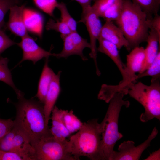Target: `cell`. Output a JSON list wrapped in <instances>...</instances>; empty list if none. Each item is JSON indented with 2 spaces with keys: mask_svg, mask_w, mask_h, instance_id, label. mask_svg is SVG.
I'll use <instances>...</instances> for the list:
<instances>
[{
  "mask_svg": "<svg viewBox=\"0 0 160 160\" xmlns=\"http://www.w3.org/2000/svg\"><path fill=\"white\" fill-rule=\"evenodd\" d=\"M145 48L137 47L132 49L126 55L127 63L122 79L117 85L103 84L97 95L98 99L109 103L116 93L122 92L124 95L127 94L129 87L136 83V73L140 72L145 59Z\"/></svg>",
  "mask_w": 160,
  "mask_h": 160,
  "instance_id": "cell-5",
  "label": "cell"
},
{
  "mask_svg": "<svg viewBox=\"0 0 160 160\" xmlns=\"http://www.w3.org/2000/svg\"><path fill=\"white\" fill-rule=\"evenodd\" d=\"M65 110L59 109L55 105L52 111V125L50 132L52 135L60 141H64L70 134L66 128L63 121Z\"/></svg>",
  "mask_w": 160,
  "mask_h": 160,
  "instance_id": "cell-17",
  "label": "cell"
},
{
  "mask_svg": "<svg viewBox=\"0 0 160 160\" xmlns=\"http://www.w3.org/2000/svg\"><path fill=\"white\" fill-rule=\"evenodd\" d=\"M0 160H25L21 156L15 153L0 149Z\"/></svg>",
  "mask_w": 160,
  "mask_h": 160,
  "instance_id": "cell-32",
  "label": "cell"
},
{
  "mask_svg": "<svg viewBox=\"0 0 160 160\" xmlns=\"http://www.w3.org/2000/svg\"><path fill=\"white\" fill-rule=\"evenodd\" d=\"M146 76H150L153 79L160 78V50L148 68L137 75L136 79Z\"/></svg>",
  "mask_w": 160,
  "mask_h": 160,
  "instance_id": "cell-25",
  "label": "cell"
},
{
  "mask_svg": "<svg viewBox=\"0 0 160 160\" xmlns=\"http://www.w3.org/2000/svg\"><path fill=\"white\" fill-rule=\"evenodd\" d=\"M151 84L139 82L132 84L127 94L144 107L145 112L140 117L141 121L147 122L154 118L160 120V78H151Z\"/></svg>",
  "mask_w": 160,
  "mask_h": 160,
  "instance_id": "cell-6",
  "label": "cell"
},
{
  "mask_svg": "<svg viewBox=\"0 0 160 160\" xmlns=\"http://www.w3.org/2000/svg\"><path fill=\"white\" fill-rule=\"evenodd\" d=\"M160 149L154 152L145 160H160Z\"/></svg>",
  "mask_w": 160,
  "mask_h": 160,
  "instance_id": "cell-34",
  "label": "cell"
},
{
  "mask_svg": "<svg viewBox=\"0 0 160 160\" xmlns=\"http://www.w3.org/2000/svg\"><path fill=\"white\" fill-rule=\"evenodd\" d=\"M48 58L46 59L38 84L36 96L44 104L45 98L55 73L48 64Z\"/></svg>",
  "mask_w": 160,
  "mask_h": 160,
  "instance_id": "cell-21",
  "label": "cell"
},
{
  "mask_svg": "<svg viewBox=\"0 0 160 160\" xmlns=\"http://www.w3.org/2000/svg\"><path fill=\"white\" fill-rule=\"evenodd\" d=\"M138 6L150 18L157 14L160 8V0H131Z\"/></svg>",
  "mask_w": 160,
  "mask_h": 160,
  "instance_id": "cell-22",
  "label": "cell"
},
{
  "mask_svg": "<svg viewBox=\"0 0 160 160\" xmlns=\"http://www.w3.org/2000/svg\"><path fill=\"white\" fill-rule=\"evenodd\" d=\"M21 39V41L17 44L23 51L22 58L18 64L26 60H31L35 64L43 58H48L52 56L51 49L47 51L43 49L36 43L35 39L28 34Z\"/></svg>",
  "mask_w": 160,
  "mask_h": 160,
  "instance_id": "cell-12",
  "label": "cell"
},
{
  "mask_svg": "<svg viewBox=\"0 0 160 160\" xmlns=\"http://www.w3.org/2000/svg\"><path fill=\"white\" fill-rule=\"evenodd\" d=\"M97 40L99 43V46L97 48V52L108 57L117 66L123 77L124 74L126 65L121 60L117 47L112 43L102 38L99 37Z\"/></svg>",
  "mask_w": 160,
  "mask_h": 160,
  "instance_id": "cell-19",
  "label": "cell"
},
{
  "mask_svg": "<svg viewBox=\"0 0 160 160\" xmlns=\"http://www.w3.org/2000/svg\"><path fill=\"white\" fill-rule=\"evenodd\" d=\"M36 5L40 9L49 16L53 17V12L57 7V0H33Z\"/></svg>",
  "mask_w": 160,
  "mask_h": 160,
  "instance_id": "cell-28",
  "label": "cell"
},
{
  "mask_svg": "<svg viewBox=\"0 0 160 160\" xmlns=\"http://www.w3.org/2000/svg\"><path fill=\"white\" fill-rule=\"evenodd\" d=\"M9 61L7 58L0 56V81L11 87L17 94L20 90L17 88L13 81L10 71L8 66Z\"/></svg>",
  "mask_w": 160,
  "mask_h": 160,
  "instance_id": "cell-23",
  "label": "cell"
},
{
  "mask_svg": "<svg viewBox=\"0 0 160 160\" xmlns=\"http://www.w3.org/2000/svg\"><path fill=\"white\" fill-rule=\"evenodd\" d=\"M46 28L47 30H54L59 32L62 39L71 32L67 25L60 20L55 21L49 19L47 23Z\"/></svg>",
  "mask_w": 160,
  "mask_h": 160,
  "instance_id": "cell-26",
  "label": "cell"
},
{
  "mask_svg": "<svg viewBox=\"0 0 160 160\" xmlns=\"http://www.w3.org/2000/svg\"><path fill=\"white\" fill-rule=\"evenodd\" d=\"M57 8L60 12V20L67 25L71 32L77 31V22L70 15L65 4L62 2L58 3Z\"/></svg>",
  "mask_w": 160,
  "mask_h": 160,
  "instance_id": "cell-27",
  "label": "cell"
},
{
  "mask_svg": "<svg viewBox=\"0 0 160 160\" xmlns=\"http://www.w3.org/2000/svg\"><path fill=\"white\" fill-rule=\"evenodd\" d=\"M151 19L131 0H123L121 13L115 21L128 42V51L146 42Z\"/></svg>",
  "mask_w": 160,
  "mask_h": 160,
  "instance_id": "cell-2",
  "label": "cell"
},
{
  "mask_svg": "<svg viewBox=\"0 0 160 160\" xmlns=\"http://www.w3.org/2000/svg\"><path fill=\"white\" fill-rule=\"evenodd\" d=\"M79 3L82 8L91 5V0H74Z\"/></svg>",
  "mask_w": 160,
  "mask_h": 160,
  "instance_id": "cell-35",
  "label": "cell"
},
{
  "mask_svg": "<svg viewBox=\"0 0 160 160\" xmlns=\"http://www.w3.org/2000/svg\"><path fill=\"white\" fill-rule=\"evenodd\" d=\"M0 149L16 153L25 160H35L33 147L25 135L14 124L11 129L0 139Z\"/></svg>",
  "mask_w": 160,
  "mask_h": 160,
  "instance_id": "cell-8",
  "label": "cell"
},
{
  "mask_svg": "<svg viewBox=\"0 0 160 160\" xmlns=\"http://www.w3.org/2000/svg\"><path fill=\"white\" fill-rule=\"evenodd\" d=\"M63 40V46L62 51L58 53H52V56L57 58H66L76 55L80 56L84 61L87 60V58L83 53L84 49L91 48L90 44L87 39L82 37L76 31L71 32Z\"/></svg>",
  "mask_w": 160,
  "mask_h": 160,
  "instance_id": "cell-11",
  "label": "cell"
},
{
  "mask_svg": "<svg viewBox=\"0 0 160 160\" xmlns=\"http://www.w3.org/2000/svg\"><path fill=\"white\" fill-rule=\"evenodd\" d=\"M124 93H116L111 99L105 115L100 123L102 129L101 152L103 160H112L116 142L123 137L119 131L118 120L122 107H129L130 103L123 98Z\"/></svg>",
  "mask_w": 160,
  "mask_h": 160,
  "instance_id": "cell-4",
  "label": "cell"
},
{
  "mask_svg": "<svg viewBox=\"0 0 160 160\" xmlns=\"http://www.w3.org/2000/svg\"><path fill=\"white\" fill-rule=\"evenodd\" d=\"M122 2L123 0H94L91 7L100 17H110L119 11Z\"/></svg>",
  "mask_w": 160,
  "mask_h": 160,
  "instance_id": "cell-20",
  "label": "cell"
},
{
  "mask_svg": "<svg viewBox=\"0 0 160 160\" xmlns=\"http://www.w3.org/2000/svg\"><path fill=\"white\" fill-rule=\"evenodd\" d=\"M63 121L66 128L70 134L78 131L83 123L73 113L72 110L70 111L65 110L63 115Z\"/></svg>",
  "mask_w": 160,
  "mask_h": 160,
  "instance_id": "cell-24",
  "label": "cell"
},
{
  "mask_svg": "<svg viewBox=\"0 0 160 160\" xmlns=\"http://www.w3.org/2000/svg\"><path fill=\"white\" fill-rule=\"evenodd\" d=\"M146 42L147 44L145 48V59L141 69L138 73H143L148 68L160 50V36L152 28H150L149 31Z\"/></svg>",
  "mask_w": 160,
  "mask_h": 160,
  "instance_id": "cell-15",
  "label": "cell"
},
{
  "mask_svg": "<svg viewBox=\"0 0 160 160\" xmlns=\"http://www.w3.org/2000/svg\"><path fill=\"white\" fill-rule=\"evenodd\" d=\"M105 39L116 46L118 49L123 47L127 49L128 43L120 28L113 21L106 20L102 25L99 37Z\"/></svg>",
  "mask_w": 160,
  "mask_h": 160,
  "instance_id": "cell-14",
  "label": "cell"
},
{
  "mask_svg": "<svg viewBox=\"0 0 160 160\" xmlns=\"http://www.w3.org/2000/svg\"><path fill=\"white\" fill-rule=\"evenodd\" d=\"M61 71L55 73L46 96L44 104V109L47 123L48 124L50 115L60 94L61 89L60 78Z\"/></svg>",
  "mask_w": 160,
  "mask_h": 160,
  "instance_id": "cell-16",
  "label": "cell"
},
{
  "mask_svg": "<svg viewBox=\"0 0 160 160\" xmlns=\"http://www.w3.org/2000/svg\"><path fill=\"white\" fill-rule=\"evenodd\" d=\"M20 0L21 1L22 0Z\"/></svg>",
  "mask_w": 160,
  "mask_h": 160,
  "instance_id": "cell-36",
  "label": "cell"
},
{
  "mask_svg": "<svg viewBox=\"0 0 160 160\" xmlns=\"http://www.w3.org/2000/svg\"><path fill=\"white\" fill-rule=\"evenodd\" d=\"M18 101L14 125L26 137L33 146L41 138L52 135L47 123L44 104L39 101L25 98L21 91L16 94Z\"/></svg>",
  "mask_w": 160,
  "mask_h": 160,
  "instance_id": "cell-1",
  "label": "cell"
},
{
  "mask_svg": "<svg viewBox=\"0 0 160 160\" xmlns=\"http://www.w3.org/2000/svg\"><path fill=\"white\" fill-rule=\"evenodd\" d=\"M16 44L6 34L2 29H0V54L9 47Z\"/></svg>",
  "mask_w": 160,
  "mask_h": 160,
  "instance_id": "cell-30",
  "label": "cell"
},
{
  "mask_svg": "<svg viewBox=\"0 0 160 160\" xmlns=\"http://www.w3.org/2000/svg\"><path fill=\"white\" fill-rule=\"evenodd\" d=\"M25 5H15L10 9L9 18L5 27L16 36L21 38L28 35L23 19V10Z\"/></svg>",
  "mask_w": 160,
  "mask_h": 160,
  "instance_id": "cell-13",
  "label": "cell"
},
{
  "mask_svg": "<svg viewBox=\"0 0 160 160\" xmlns=\"http://www.w3.org/2000/svg\"><path fill=\"white\" fill-rule=\"evenodd\" d=\"M68 142L52 135L41 138L33 146L35 160H76L69 152Z\"/></svg>",
  "mask_w": 160,
  "mask_h": 160,
  "instance_id": "cell-7",
  "label": "cell"
},
{
  "mask_svg": "<svg viewBox=\"0 0 160 160\" xmlns=\"http://www.w3.org/2000/svg\"><path fill=\"white\" fill-rule=\"evenodd\" d=\"M81 19L79 22L84 23L88 32L91 45V52L89 54L95 66L96 73L100 76L101 73L98 68L97 62V49L96 41L99 37L102 26L100 17L89 5L82 8Z\"/></svg>",
  "mask_w": 160,
  "mask_h": 160,
  "instance_id": "cell-9",
  "label": "cell"
},
{
  "mask_svg": "<svg viewBox=\"0 0 160 160\" xmlns=\"http://www.w3.org/2000/svg\"><path fill=\"white\" fill-rule=\"evenodd\" d=\"M158 130L155 127L147 139L137 146L132 141H124L118 146V151H114L112 160H138L143 151L150 146L151 141L157 136Z\"/></svg>",
  "mask_w": 160,
  "mask_h": 160,
  "instance_id": "cell-10",
  "label": "cell"
},
{
  "mask_svg": "<svg viewBox=\"0 0 160 160\" xmlns=\"http://www.w3.org/2000/svg\"><path fill=\"white\" fill-rule=\"evenodd\" d=\"M13 124L11 119H4L0 117V139L11 129Z\"/></svg>",
  "mask_w": 160,
  "mask_h": 160,
  "instance_id": "cell-31",
  "label": "cell"
},
{
  "mask_svg": "<svg viewBox=\"0 0 160 160\" xmlns=\"http://www.w3.org/2000/svg\"><path fill=\"white\" fill-rule=\"evenodd\" d=\"M23 15L27 31L41 38L44 23V18L41 14L32 9L25 8Z\"/></svg>",
  "mask_w": 160,
  "mask_h": 160,
  "instance_id": "cell-18",
  "label": "cell"
},
{
  "mask_svg": "<svg viewBox=\"0 0 160 160\" xmlns=\"http://www.w3.org/2000/svg\"><path fill=\"white\" fill-rule=\"evenodd\" d=\"M102 129L98 119L83 124L68 140L69 151L76 160L85 156L91 160H103L101 152Z\"/></svg>",
  "mask_w": 160,
  "mask_h": 160,
  "instance_id": "cell-3",
  "label": "cell"
},
{
  "mask_svg": "<svg viewBox=\"0 0 160 160\" xmlns=\"http://www.w3.org/2000/svg\"><path fill=\"white\" fill-rule=\"evenodd\" d=\"M150 28L154 30L160 36V16L158 13L155 15L151 19Z\"/></svg>",
  "mask_w": 160,
  "mask_h": 160,
  "instance_id": "cell-33",
  "label": "cell"
},
{
  "mask_svg": "<svg viewBox=\"0 0 160 160\" xmlns=\"http://www.w3.org/2000/svg\"><path fill=\"white\" fill-rule=\"evenodd\" d=\"M20 0H0V29L5 27L4 16L7 11L12 6L18 5Z\"/></svg>",
  "mask_w": 160,
  "mask_h": 160,
  "instance_id": "cell-29",
  "label": "cell"
}]
</instances>
